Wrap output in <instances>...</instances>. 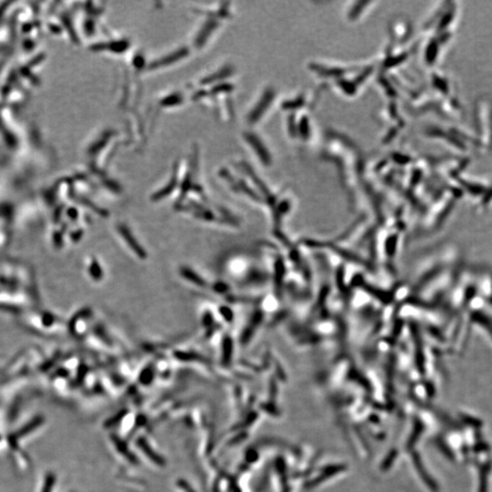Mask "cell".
I'll list each match as a JSON object with an SVG mask.
<instances>
[{"label":"cell","instance_id":"cell-1","mask_svg":"<svg viewBox=\"0 0 492 492\" xmlns=\"http://www.w3.org/2000/svg\"><path fill=\"white\" fill-rule=\"evenodd\" d=\"M118 231L121 234V237L123 238V240L125 241L127 245L130 247V250H132L134 254L137 255L140 259L144 260L147 258V253L141 246V244L136 241V239L134 238L132 233H130V230L126 225H119Z\"/></svg>","mask_w":492,"mask_h":492},{"label":"cell","instance_id":"cell-2","mask_svg":"<svg viewBox=\"0 0 492 492\" xmlns=\"http://www.w3.org/2000/svg\"><path fill=\"white\" fill-rule=\"evenodd\" d=\"M180 274H181V277L185 278L186 280H188L190 283L195 284V285H198V286H201V287H205L207 285L205 280H203V278L200 277L198 274H196L190 268L182 266L180 269Z\"/></svg>","mask_w":492,"mask_h":492},{"label":"cell","instance_id":"cell-3","mask_svg":"<svg viewBox=\"0 0 492 492\" xmlns=\"http://www.w3.org/2000/svg\"><path fill=\"white\" fill-rule=\"evenodd\" d=\"M233 353V340L229 336H226L223 339V359L225 363H228Z\"/></svg>","mask_w":492,"mask_h":492},{"label":"cell","instance_id":"cell-4","mask_svg":"<svg viewBox=\"0 0 492 492\" xmlns=\"http://www.w3.org/2000/svg\"><path fill=\"white\" fill-rule=\"evenodd\" d=\"M219 310H220L221 315L224 317V319L225 321H227V322H232L233 321V313L231 308L225 307V306H222Z\"/></svg>","mask_w":492,"mask_h":492},{"label":"cell","instance_id":"cell-5","mask_svg":"<svg viewBox=\"0 0 492 492\" xmlns=\"http://www.w3.org/2000/svg\"><path fill=\"white\" fill-rule=\"evenodd\" d=\"M213 324V316L211 312H205L203 316V324L205 327H211Z\"/></svg>","mask_w":492,"mask_h":492},{"label":"cell","instance_id":"cell-6","mask_svg":"<svg viewBox=\"0 0 492 492\" xmlns=\"http://www.w3.org/2000/svg\"><path fill=\"white\" fill-rule=\"evenodd\" d=\"M213 289H214L216 293L224 294V293H226L228 291V286L225 285V284H224V283H217L213 286Z\"/></svg>","mask_w":492,"mask_h":492}]
</instances>
